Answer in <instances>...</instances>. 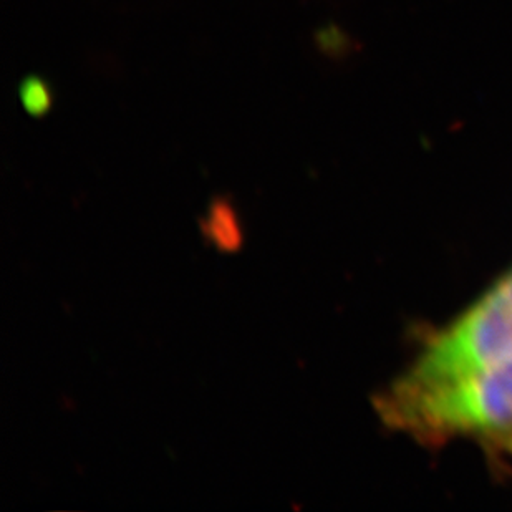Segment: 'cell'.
<instances>
[{
	"mask_svg": "<svg viewBox=\"0 0 512 512\" xmlns=\"http://www.w3.org/2000/svg\"><path fill=\"white\" fill-rule=\"evenodd\" d=\"M380 420L426 445L476 438L506 451L512 441V360L455 382H395L373 400Z\"/></svg>",
	"mask_w": 512,
	"mask_h": 512,
	"instance_id": "6da1fadb",
	"label": "cell"
},
{
	"mask_svg": "<svg viewBox=\"0 0 512 512\" xmlns=\"http://www.w3.org/2000/svg\"><path fill=\"white\" fill-rule=\"evenodd\" d=\"M512 360V297L496 284L483 299L426 345L398 378L410 387L455 382Z\"/></svg>",
	"mask_w": 512,
	"mask_h": 512,
	"instance_id": "7a4b0ae2",
	"label": "cell"
},
{
	"mask_svg": "<svg viewBox=\"0 0 512 512\" xmlns=\"http://www.w3.org/2000/svg\"><path fill=\"white\" fill-rule=\"evenodd\" d=\"M199 228L204 239L223 254L241 251L244 242L241 219L234 204L228 198H214L209 204L208 213L201 219Z\"/></svg>",
	"mask_w": 512,
	"mask_h": 512,
	"instance_id": "3957f363",
	"label": "cell"
},
{
	"mask_svg": "<svg viewBox=\"0 0 512 512\" xmlns=\"http://www.w3.org/2000/svg\"><path fill=\"white\" fill-rule=\"evenodd\" d=\"M20 102L24 105L25 112L32 116H45L54 105V93L49 83L37 75H29L20 83Z\"/></svg>",
	"mask_w": 512,
	"mask_h": 512,
	"instance_id": "277c9868",
	"label": "cell"
},
{
	"mask_svg": "<svg viewBox=\"0 0 512 512\" xmlns=\"http://www.w3.org/2000/svg\"><path fill=\"white\" fill-rule=\"evenodd\" d=\"M506 455L511 456L512 458V443L508 446V450H506Z\"/></svg>",
	"mask_w": 512,
	"mask_h": 512,
	"instance_id": "5b68a950",
	"label": "cell"
}]
</instances>
